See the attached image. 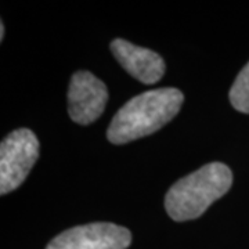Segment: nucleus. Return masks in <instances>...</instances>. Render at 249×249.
<instances>
[{"mask_svg":"<svg viewBox=\"0 0 249 249\" xmlns=\"http://www.w3.org/2000/svg\"><path fill=\"white\" fill-rule=\"evenodd\" d=\"M4 31H6V29H4V24L1 22V24H0V40H3V37H4Z\"/></svg>","mask_w":249,"mask_h":249,"instance_id":"8","label":"nucleus"},{"mask_svg":"<svg viewBox=\"0 0 249 249\" xmlns=\"http://www.w3.org/2000/svg\"><path fill=\"white\" fill-rule=\"evenodd\" d=\"M132 242L127 229L114 223H90L65 230L46 249H126Z\"/></svg>","mask_w":249,"mask_h":249,"instance_id":"4","label":"nucleus"},{"mask_svg":"<svg viewBox=\"0 0 249 249\" xmlns=\"http://www.w3.org/2000/svg\"><path fill=\"white\" fill-rule=\"evenodd\" d=\"M39 157V140L29 129H17L0 144V194L24 183Z\"/></svg>","mask_w":249,"mask_h":249,"instance_id":"3","label":"nucleus"},{"mask_svg":"<svg viewBox=\"0 0 249 249\" xmlns=\"http://www.w3.org/2000/svg\"><path fill=\"white\" fill-rule=\"evenodd\" d=\"M230 103L237 111L249 114V62L241 70L230 89Z\"/></svg>","mask_w":249,"mask_h":249,"instance_id":"7","label":"nucleus"},{"mask_svg":"<svg viewBox=\"0 0 249 249\" xmlns=\"http://www.w3.org/2000/svg\"><path fill=\"white\" fill-rule=\"evenodd\" d=\"M183 101V93L175 88L150 90L130 98L112 118L108 140L124 144L155 133L178 115Z\"/></svg>","mask_w":249,"mask_h":249,"instance_id":"1","label":"nucleus"},{"mask_svg":"<svg viewBox=\"0 0 249 249\" xmlns=\"http://www.w3.org/2000/svg\"><path fill=\"white\" fill-rule=\"evenodd\" d=\"M111 52L124 70L144 85L157 83L165 73V61L150 49L115 39L111 43Z\"/></svg>","mask_w":249,"mask_h":249,"instance_id":"6","label":"nucleus"},{"mask_svg":"<svg viewBox=\"0 0 249 249\" xmlns=\"http://www.w3.org/2000/svg\"><path fill=\"white\" fill-rule=\"evenodd\" d=\"M231 184L230 168L222 162H211L170 187L165 196L166 212L176 222L196 219L227 194Z\"/></svg>","mask_w":249,"mask_h":249,"instance_id":"2","label":"nucleus"},{"mask_svg":"<svg viewBox=\"0 0 249 249\" xmlns=\"http://www.w3.org/2000/svg\"><path fill=\"white\" fill-rule=\"evenodd\" d=\"M108 101L106 83L88 71L73 73L68 90V112L73 122L90 124L104 112Z\"/></svg>","mask_w":249,"mask_h":249,"instance_id":"5","label":"nucleus"}]
</instances>
